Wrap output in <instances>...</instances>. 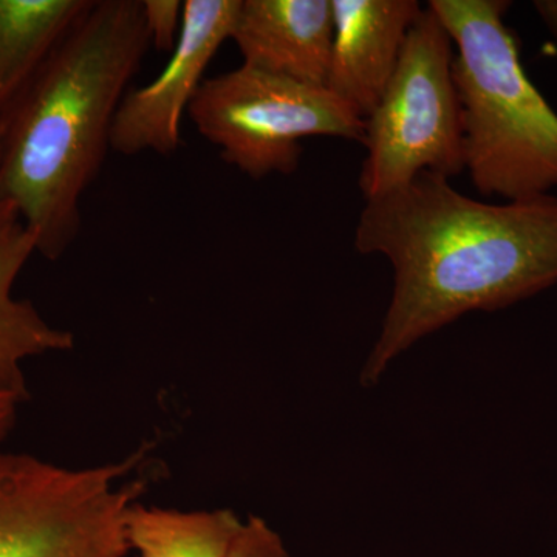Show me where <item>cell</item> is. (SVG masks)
Wrapping results in <instances>:
<instances>
[{
	"label": "cell",
	"instance_id": "17",
	"mask_svg": "<svg viewBox=\"0 0 557 557\" xmlns=\"http://www.w3.org/2000/svg\"><path fill=\"white\" fill-rule=\"evenodd\" d=\"M0 156H2V129H0ZM21 222L17 218V212L13 207L7 205L5 201L0 200V233L10 228L14 223Z\"/></svg>",
	"mask_w": 557,
	"mask_h": 557
},
{
	"label": "cell",
	"instance_id": "13",
	"mask_svg": "<svg viewBox=\"0 0 557 557\" xmlns=\"http://www.w3.org/2000/svg\"><path fill=\"white\" fill-rule=\"evenodd\" d=\"M146 28L150 46L164 53H171L182 30L185 2L182 0H143Z\"/></svg>",
	"mask_w": 557,
	"mask_h": 557
},
{
	"label": "cell",
	"instance_id": "10",
	"mask_svg": "<svg viewBox=\"0 0 557 557\" xmlns=\"http://www.w3.org/2000/svg\"><path fill=\"white\" fill-rule=\"evenodd\" d=\"M38 239L24 223L0 233V391L27 397L24 366L30 359L75 347L69 330L50 324L30 300L14 296V285L33 256Z\"/></svg>",
	"mask_w": 557,
	"mask_h": 557
},
{
	"label": "cell",
	"instance_id": "8",
	"mask_svg": "<svg viewBox=\"0 0 557 557\" xmlns=\"http://www.w3.org/2000/svg\"><path fill=\"white\" fill-rule=\"evenodd\" d=\"M332 7L325 87L366 121L383 97L423 9L417 0H332Z\"/></svg>",
	"mask_w": 557,
	"mask_h": 557
},
{
	"label": "cell",
	"instance_id": "5",
	"mask_svg": "<svg viewBox=\"0 0 557 557\" xmlns=\"http://www.w3.org/2000/svg\"><path fill=\"white\" fill-rule=\"evenodd\" d=\"M139 458L72 468L0 450V557H126Z\"/></svg>",
	"mask_w": 557,
	"mask_h": 557
},
{
	"label": "cell",
	"instance_id": "14",
	"mask_svg": "<svg viewBox=\"0 0 557 557\" xmlns=\"http://www.w3.org/2000/svg\"><path fill=\"white\" fill-rule=\"evenodd\" d=\"M226 557H292L281 534L258 516L245 519L244 530Z\"/></svg>",
	"mask_w": 557,
	"mask_h": 557
},
{
	"label": "cell",
	"instance_id": "12",
	"mask_svg": "<svg viewBox=\"0 0 557 557\" xmlns=\"http://www.w3.org/2000/svg\"><path fill=\"white\" fill-rule=\"evenodd\" d=\"M244 525L231 509L183 511L135 502L124 518V534L138 557H226Z\"/></svg>",
	"mask_w": 557,
	"mask_h": 557
},
{
	"label": "cell",
	"instance_id": "4",
	"mask_svg": "<svg viewBox=\"0 0 557 557\" xmlns=\"http://www.w3.org/2000/svg\"><path fill=\"white\" fill-rule=\"evenodd\" d=\"M368 156L359 174L366 201L380 199L421 172L450 178L465 171L463 123L454 81V42L423 10L373 112L366 119Z\"/></svg>",
	"mask_w": 557,
	"mask_h": 557
},
{
	"label": "cell",
	"instance_id": "1",
	"mask_svg": "<svg viewBox=\"0 0 557 557\" xmlns=\"http://www.w3.org/2000/svg\"><path fill=\"white\" fill-rule=\"evenodd\" d=\"M355 248L384 256L394 288L359 383L373 387L418 341L471 311L515 306L557 284V197L493 205L421 172L369 200Z\"/></svg>",
	"mask_w": 557,
	"mask_h": 557
},
{
	"label": "cell",
	"instance_id": "6",
	"mask_svg": "<svg viewBox=\"0 0 557 557\" xmlns=\"http://www.w3.org/2000/svg\"><path fill=\"white\" fill-rule=\"evenodd\" d=\"M188 116L220 159L252 180L298 171L304 138L366 137V121L327 87L244 64L205 79Z\"/></svg>",
	"mask_w": 557,
	"mask_h": 557
},
{
	"label": "cell",
	"instance_id": "3",
	"mask_svg": "<svg viewBox=\"0 0 557 557\" xmlns=\"http://www.w3.org/2000/svg\"><path fill=\"white\" fill-rule=\"evenodd\" d=\"M507 0H431L456 46L465 170L485 197L522 201L557 188V113L528 78Z\"/></svg>",
	"mask_w": 557,
	"mask_h": 557
},
{
	"label": "cell",
	"instance_id": "2",
	"mask_svg": "<svg viewBox=\"0 0 557 557\" xmlns=\"http://www.w3.org/2000/svg\"><path fill=\"white\" fill-rule=\"evenodd\" d=\"M150 46L143 0H94L2 127L0 200L61 259L110 150L116 113Z\"/></svg>",
	"mask_w": 557,
	"mask_h": 557
},
{
	"label": "cell",
	"instance_id": "15",
	"mask_svg": "<svg viewBox=\"0 0 557 557\" xmlns=\"http://www.w3.org/2000/svg\"><path fill=\"white\" fill-rule=\"evenodd\" d=\"M24 398L11 392L0 391V443L9 435L16 420L17 408Z\"/></svg>",
	"mask_w": 557,
	"mask_h": 557
},
{
	"label": "cell",
	"instance_id": "16",
	"mask_svg": "<svg viewBox=\"0 0 557 557\" xmlns=\"http://www.w3.org/2000/svg\"><path fill=\"white\" fill-rule=\"evenodd\" d=\"M534 10L544 22L555 42V53L557 54V0H536L533 2Z\"/></svg>",
	"mask_w": 557,
	"mask_h": 557
},
{
	"label": "cell",
	"instance_id": "11",
	"mask_svg": "<svg viewBox=\"0 0 557 557\" xmlns=\"http://www.w3.org/2000/svg\"><path fill=\"white\" fill-rule=\"evenodd\" d=\"M94 0H0V129Z\"/></svg>",
	"mask_w": 557,
	"mask_h": 557
},
{
	"label": "cell",
	"instance_id": "7",
	"mask_svg": "<svg viewBox=\"0 0 557 557\" xmlns=\"http://www.w3.org/2000/svg\"><path fill=\"white\" fill-rule=\"evenodd\" d=\"M240 0H186L182 30L156 79L121 102L110 150L171 157L182 146V120L220 47L231 39Z\"/></svg>",
	"mask_w": 557,
	"mask_h": 557
},
{
	"label": "cell",
	"instance_id": "9",
	"mask_svg": "<svg viewBox=\"0 0 557 557\" xmlns=\"http://www.w3.org/2000/svg\"><path fill=\"white\" fill-rule=\"evenodd\" d=\"M231 40L248 67L325 87L332 0H240Z\"/></svg>",
	"mask_w": 557,
	"mask_h": 557
}]
</instances>
